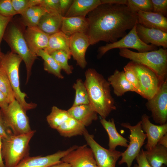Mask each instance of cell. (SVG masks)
I'll use <instances>...</instances> for the list:
<instances>
[{
  "label": "cell",
  "instance_id": "1",
  "mask_svg": "<svg viewBox=\"0 0 167 167\" xmlns=\"http://www.w3.org/2000/svg\"><path fill=\"white\" fill-rule=\"evenodd\" d=\"M87 15V34L92 45L100 41H117L137 23L136 13L125 5L101 4Z\"/></svg>",
  "mask_w": 167,
  "mask_h": 167
},
{
  "label": "cell",
  "instance_id": "2",
  "mask_svg": "<svg viewBox=\"0 0 167 167\" xmlns=\"http://www.w3.org/2000/svg\"><path fill=\"white\" fill-rule=\"evenodd\" d=\"M84 82L89 100V104L102 118H105L116 109L110 93V85L101 74L93 68L85 72Z\"/></svg>",
  "mask_w": 167,
  "mask_h": 167
},
{
  "label": "cell",
  "instance_id": "3",
  "mask_svg": "<svg viewBox=\"0 0 167 167\" xmlns=\"http://www.w3.org/2000/svg\"><path fill=\"white\" fill-rule=\"evenodd\" d=\"M36 131L2 138V155L5 167H15L29 156V142Z\"/></svg>",
  "mask_w": 167,
  "mask_h": 167
},
{
  "label": "cell",
  "instance_id": "4",
  "mask_svg": "<svg viewBox=\"0 0 167 167\" xmlns=\"http://www.w3.org/2000/svg\"><path fill=\"white\" fill-rule=\"evenodd\" d=\"M119 55L143 65L154 72L162 81L167 79V49H158L143 52L133 51L129 49H119Z\"/></svg>",
  "mask_w": 167,
  "mask_h": 167
},
{
  "label": "cell",
  "instance_id": "5",
  "mask_svg": "<svg viewBox=\"0 0 167 167\" xmlns=\"http://www.w3.org/2000/svg\"><path fill=\"white\" fill-rule=\"evenodd\" d=\"M3 39L11 48V51L19 56L24 61L26 70L27 83L31 75L32 66L37 58L36 54L30 50L24 33L15 24L8 25Z\"/></svg>",
  "mask_w": 167,
  "mask_h": 167
},
{
  "label": "cell",
  "instance_id": "6",
  "mask_svg": "<svg viewBox=\"0 0 167 167\" xmlns=\"http://www.w3.org/2000/svg\"><path fill=\"white\" fill-rule=\"evenodd\" d=\"M22 61L18 55L11 51L8 52L4 54L0 67L3 69L9 79L15 94V100L26 111L35 108L37 105L32 102H27L25 100L26 94L20 89L19 71Z\"/></svg>",
  "mask_w": 167,
  "mask_h": 167
},
{
  "label": "cell",
  "instance_id": "7",
  "mask_svg": "<svg viewBox=\"0 0 167 167\" xmlns=\"http://www.w3.org/2000/svg\"><path fill=\"white\" fill-rule=\"evenodd\" d=\"M121 125L129 130L130 141L127 148L122 152V158L118 164L121 165L126 163L127 167H131L133 161L140 152L144 143L146 135L142 129L141 121L134 126L131 125L128 122L122 123Z\"/></svg>",
  "mask_w": 167,
  "mask_h": 167
},
{
  "label": "cell",
  "instance_id": "8",
  "mask_svg": "<svg viewBox=\"0 0 167 167\" xmlns=\"http://www.w3.org/2000/svg\"><path fill=\"white\" fill-rule=\"evenodd\" d=\"M2 111L7 124L13 134H21L32 130L26 111L16 100L9 104L6 110Z\"/></svg>",
  "mask_w": 167,
  "mask_h": 167
},
{
  "label": "cell",
  "instance_id": "9",
  "mask_svg": "<svg viewBox=\"0 0 167 167\" xmlns=\"http://www.w3.org/2000/svg\"><path fill=\"white\" fill-rule=\"evenodd\" d=\"M136 24L128 33L120 40L100 47L98 49V56L101 57L109 50L117 48L132 49L136 50L138 52L157 50V46L151 44H146L140 39L136 31Z\"/></svg>",
  "mask_w": 167,
  "mask_h": 167
},
{
  "label": "cell",
  "instance_id": "10",
  "mask_svg": "<svg viewBox=\"0 0 167 167\" xmlns=\"http://www.w3.org/2000/svg\"><path fill=\"white\" fill-rule=\"evenodd\" d=\"M130 63L138 76L140 85L141 96L148 100L151 99L157 92L163 81L147 67L132 61Z\"/></svg>",
  "mask_w": 167,
  "mask_h": 167
},
{
  "label": "cell",
  "instance_id": "11",
  "mask_svg": "<svg viewBox=\"0 0 167 167\" xmlns=\"http://www.w3.org/2000/svg\"><path fill=\"white\" fill-rule=\"evenodd\" d=\"M83 135L93 152L97 167H115L122 152L102 147L95 140L93 135L89 133L86 129Z\"/></svg>",
  "mask_w": 167,
  "mask_h": 167
},
{
  "label": "cell",
  "instance_id": "12",
  "mask_svg": "<svg viewBox=\"0 0 167 167\" xmlns=\"http://www.w3.org/2000/svg\"><path fill=\"white\" fill-rule=\"evenodd\" d=\"M153 120L162 125L167 121V79L161 84L155 94L146 103Z\"/></svg>",
  "mask_w": 167,
  "mask_h": 167
},
{
  "label": "cell",
  "instance_id": "13",
  "mask_svg": "<svg viewBox=\"0 0 167 167\" xmlns=\"http://www.w3.org/2000/svg\"><path fill=\"white\" fill-rule=\"evenodd\" d=\"M61 160L69 164L71 167H97L91 149L86 144L78 146Z\"/></svg>",
  "mask_w": 167,
  "mask_h": 167
},
{
  "label": "cell",
  "instance_id": "14",
  "mask_svg": "<svg viewBox=\"0 0 167 167\" xmlns=\"http://www.w3.org/2000/svg\"><path fill=\"white\" fill-rule=\"evenodd\" d=\"M73 146L66 150L57 152L45 156H29L24 158L15 167H49L61 161V159L71 151L78 147Z\"/></svg>",
  "mask_w": 167,
  "mask_h": 167
},
{
  "label": "cell",
  "instance_id": "15",
  "mask_svg": "<svg viewBox=\"0 0 167 167\" xmlns=\"http://www.w3.org/2000/svg\"><path fill=\"white\" fill-rule=\"evenodd\" d=\"M90 45L87 35L84 33H76L70 37L69 48L73 59L77 65L82 69L87 64L85 58L87 50Z\"/></svg>",
  "mask_w": 167,
  "mask_h": 167
},
{
  "label": "cell",
  "instance_id": "16",
  "mask_svg": "<svg viewBox=\"0 0 167 167\" xmlns=\"http://www.w3.org/2000/svg\"><path fill=\"white\" fill-rule=\"evenodd\" d=\"M141 121L142 129L146 133L147 138L145 148L147 150H149L157 144L162 136L167 134V123L154 124L151 122L149 116L145 114L142 116Z\"/></svg>",
  "mask_w": 167,
  "mask_h": 167
},
{
  "label": "cell",
  "instance_id": "17",
  "mask_svg": "<svg viewBox=\"0 0 167 167\" xmlns=\"http://www.w3.org/2000/svg\"><path fill=\"white\" fill-rule=\"evenodd\" d=\"M137 34L141 41L144 43L156 46L167 48V32L161 30L145 27L137 23L136 25Z\"/></svg>",
  "mask_w": 167,
  "mask_h": 167
},
{
  "label": "cell",
  "instance_id": "18",
  "mask_svg": "<svg viewBox=\"0 0 167 167\" xmlns=\"http://www.w3.org/2000/svg\"><path fill=\"white\" fill-rule=\"evenodd\" d=\"M24 34L28 46L32 53L36 54L39 50L47 47L49 36L38 26L27 27Z\"/></svg>",
  "mask_w": 167,
  "mask_h": 167
},
{
  "label": "cell",
  "instance_id": "19",
  "mask_svg": "<svg viewBox=\"0 0 167 167\" xmlns=\"http://www.w3.org/2000/svg\"><path fill=\"white\" fill-rule=\"evenodd\" d=\"M136 14L138 23L146 28L167 32V19L166 17L152 11H140Z\"/></svg>",
  "mask_w": 167,
  "mask_h": 167
},
{
  "label": "cell",
  "instance_id": "20",
  "mask_svg": "<svg viewBox=\"0 0 167 167\" xmlns=\"http://www.w3.org/2000/svg\"><path fill=\"white\" fill-rule=\"evenodd\" d=\"M88 28V21L86 17H63L60 31L70 37L76 33L87 34Z\"/></svg>",
  "mask_w": 167,
  "mask_h": 167
},
{
  "label": "cell",
  "instance_id": "21",
  "mask_svg": "<svg viewBox=\"0 0 167 167\" xmlns=\"http://www.w3.org/2000/svg\"><path fill=\"white\" fill-rule=\"evenodd\" d=\"M70 116L85 127L97 119V113L89 104L72 106L67 110Z\"/></svg>",
  "mask_w": 167,
  "mask_h": 167
},
{
  "label": "cell",
  "instance_id": "22",
  "mask_svg": "<svg viewBox=\"0 0 167 167\" xmlns=\"http://www.w3.org/2000/svg\"><path fill=\"white\" fill-rule=\"evenodd\" d=\"M100 122L108 135L109 149L115 150L116 147L119 146L127 147L128 141L118 132L113 118L108 121L105 118H101Z\"/></svg>",
  "mask_w": 167,
  "mask_h": 167
},
{
  "label": "cell",
  "instance_id": "23",
  "mask_svg": "<svg viewBox=\"0 0 167 167\" xmlns=\"http://www.w3.org/2000/svg\"><path fill=\"white\" fill-rule=\"evenodd\" d=\"M63 16L58 13L45 12L37 26L49 36L60 31Z\"/></svg>",
  "mask_w": 167,
  "mask_h": 167
},
{
  "label": "cell",
  "instance_id": "24",
  "mask_svg": "<svg viewBox=\"0 0 167 167\" xmlns=\"http://www.w3.org/2000/svg\"><path fill=\"white\" fill-rule=\"evenodd\" d=\"M108 81L113 87L114 93L118 96H122L128 91L138 93L137 90L126 79L123 71L116 70L108 77Z\"/></svg>",
  "mask_w": 167,
  "mask_h": 167
},
{
  "label": "cell",
  "instance_id": "25",
  "mask_svg": "<svg viewBox=\"0 0 167 167\" xmlns=\"http://www.w3.org/2000/svg\"><path fill=\"white\" fill-rule=\"evenodd\" d=\"M101 4V0H74L66 17H86L88 14Z\"/></svg>",
  "mask_w": 167,
  "mask_h": 167
},
{
  "label": "cell",
  "instance_id": "26",
  "mask_svg": "<svg viewBox=\"0 0 167 167\" xmlns=\"http://www.w3.org/2000/svg\"><path fill=\"white\" fill-rule=\"evenodd\" d=\"M69 41L70 36L60 31L49 36L48 46L44 50L49 54L55 51L61 50L71 55Z\"/></svg>",
  "mask_w": 167,
  "mask_h": 167
},
{
  "label": "cell",
  "instance_id": "27",
  "mask_svg": "<svg viewBox=\"0 0 167 167\" xmlns=\"http://www.w3.org/2000/svg\"><path fill=\"white\" fill-rule=\"evenodd\" d=\"M144 152L146 160L151 167L167 165V148L157 144L150 150Z\"/></svg>",
  "mask_w": 167,
  "mask_h": 167
},
{
  "label": "cell",
  "instance_id": "28",
  "mask_svg": "<svg viewBox=\"0 0 167 167\" xmlns=\"http://www.w3.org/2000/svg\"><path fill=\"white\" fill-rule=\"evenodd\" d=\"M85 129L84 126L71 116L56 130L61 136L71 137L83 135Z\"/></svg>",
  "mask_w": 167,
  "mask_h": 167
},
{
  "label": "cell",
  "instance_id": "29",
  "mask_svg": "<svg viewBox=\"0 0 167 167\" xmlns=\"http://www.w3.org/2000/svg\"><path fill=\"white\" fill-rule=\"evenodd\" d=\"M44 61V69L49 73L59 78L62 79L64 77L61 73V69L54 58L43 49L39 50L36 54Z\"/></svg>",
  "mask_w": 167,
  "mask_h": 167
},
{
  "label": "cell",
  "instance_id": "30",
  "mask_svg": "<svg viewBox=\"0 0 167 167\" xmlns=\"http://www.w3.org/2000/svg\"><path fill=\"white\" fill-rule=\"evenodd\" d=\"M71 117L67 110L60 109L54 106L51 112L46 117L49 126L56 130L64 121Z\"/></svg>",
  "mask_w": 167,
  "mask_h": 167
},
{
  "label": "cell",
  "instance_id": "31",
  "mask_svg": "<svg viewBox=\"0 0 167 167\" xmlns=\"http://www.w3.org/2000/svg\"><path fill=\"white\" fill-rule=\"evenodd\" d=\"M75 91V96L72 106L89 104L88 91L84 84L80 79H78L73 86Z\"/></svg>",
  "mask_w": 167,
  "mask_h": 167
},
{
  "label": "cell",
  "instance_id": "32",
  "mask_svg": "<svg viewBox=\"0 0 167 167\" xmlns=\"http://www.w3.org/2000/svg\"><path fill=\"white\" fill-rule=\"evenodd\" d=\"M0 90L5 96L9 104L15 100L10 81L3 69L0 67Z\"/></svg>",
  "mask_w": 167,
  "mask_h": 167
},
{
  "label": "cell",
  "instance_id": "33",
  "mask_svg": "<svg viewBox=\"0 0 167 167\" xmlns=\"http://www.w3.org/2000/svg\"><path fill=\"white\" fill-rule=\"evenodd\" d=\"M50 54L55 60L62 70L68 75L72 73L73 67L68 63V60L71 56V54L65 51L59 50L54 52Z\"/></svg>",
  "mask_w": 167,
  "mask_h": 167
},
{
  "label": "cell",
  "instance_id": "34",
  "mask_svg": "<svg viewBox=\"0 0 167 167\" xmlns=\"http://www.w3.org/2000/svg\"><path fill=\"white\" fill-rule=\"evenodd\" d=\"M133 12L152 11L151 0H127L126 5Z\"/></svg>",
  "mask_w": 167,
  "mask_h": 167
},
{
  "label": "cell",
  "instance_id": "35",
  "mask_svg": "<svg viewBox=\"0 0 167 167\" xmlns=\"http://www.w3.org/2000/svg\"><path fill=\"white\" fill-rule=\"evenodd\" d=\"M123 70L126 79L137 90L138 94L141 96L140 85L139 79L136 71L130 62L124 67Z\"/></svg>",
  "mask_w": 167,
  "mask_h": 167
},
{
  "label": "cell",
  "instance_id": "36",
  "mask_svg": "<svg viewBox=\"0 0 167 167\" xmlns=\"http://www.w3.org/2000/svg\"><path fill=\"white\" fill-rule=\"evenodd\" d=\"M16 14L11 0H0V15L6 17H13Z\"/></svg>",
  "mask_w": 167,
  "mask_h": 167
},
{
  "label": "cell",
  "instance_id": "37",
  "mask_svg": "<svg viewBox=\"0 0 167 167\" xmlns=\"http://www.w3.org/2000/svg\"><path fill=\"white\" fill-rule=\"evenodd\" d=\"M40 6L43 7L47 12L61 14L59 0H43Z\"/></svg>",
  "mask_w": 167,
  "mask_h": 167
},
{
  "label": "cell",
  "instance_id": "38",
  "mask_svg": "<svg viewBox=\"0 0 167 167\" xmlns=\"http://www.w3.org/2000/svg\"><path fill=\"white\" fill-rule=\"evenodd\" d=\"M13 8L17 14L21 15L26 9L32 6L31 0H11Z\"/></svg>",
  "mask_w": 167,
  "mask_h": 167
},
{
  "label": "cell",
  "instance_id": "39",
  "mask_svg": "<svg viewBox=\"0 0 167 167\" xmlns=\"http://www.w3.org/2000/svg\"><path fill=\"white\" fill-rule=\"evenodd\" d=\"M152 12L161 14L164 16L167 14V0H151Z\"/></svg>",
  "mask_w": 167,
  "mask_h": 167
},
{
  "label": "cell",
  "instance_id": "40",
  "mask_svg": "<svg viewBox=\"0 0 167 167\" xmlns=\"http://www.w3.org/2000/svg\"><path fill=\"white\" fill-rule=\"evenodd\" d=\"M13 133L7 125L3 113L0 109V135L3 138H7Z\"/></svg>",
  "mask_w": 167,
  "mask_h": 167
},
{
  "label": "cell",
  "instance_id": "41",
  "mask_svg": "<svg viewBox=\"0 0 167 167\" xmlns=\"http://www.w3.org/2000/svg\"><path fill=\"white\" fill-rule=\"evenodd\" d=\"M42 9L40 6H32L27 8L21 15L23 23L28 20Z\"/></svg>",
  "mask_w": 167,
  "mask_h": 167
},
{
  "label": "cell",
  "instance_id": "42",
  "mask_svg": "<svg viewBox=\"0 0 167 167\" xmlns=\"http://www.w3.org/2000/svg\"><path fill=\"white\" fill-rule=\"evenodd\" d=\"M45 12V11L43 8L41 11L35 15L27 21L23 22L24 24L27 27L37 26L41 17Z\"/></svg>",
  "mask_w": 167,
  "mask_h": 167
},
{
  "label": "cell",
  "instance_id": "43",
  "mask_svg": "<svg viewBox=\"0 0 167 167\" xmlns=\"http://www.w3.org/2000/svg\"><path fill=\"white\" fill-rule=\"evenodd\" d=\"M12 18L0 15V45L6 29Z\"/></svg>",
  "mask_w": 167,
  "mask_h": 167
},
{
  "label": "cell",
  "instance_id": "44",
  "mask_svg": "<svg viewBox=\"0 0 167 167\" xmlns=\"http://www.w3.org/2000/svg\"><path fill=\"white\" fill-rule=\"evenodd\" d=\"M59 0L60 13L63 17H64L71 6L73 0Z\"/></svg>",
  "mask_w": 167,
  "mask_h": 167
},
{
  "label": "cell",
  "instance_id": "45",
  "mask_svg": "<svg viewBox=\"0 0 167 167\" xmlns=\"http://www.w3.org/2000/svg\"><path fill=\"white\" fill-rule=\"evenodd\" d=\"M138 167H151L148 162L143 149L135 158Z\"/></svg>",
  "mask_w": 167,
  "mask_h": 167
},
{
  "label": "cell",
  "instance_id": "46",
  "mask_svg": "<svg viewBox=\"0 0 167 167\" xmlns=\"http://www.w3.org/2000/svg\"><path fill=\"white\" fill-rule=\"evenodd\" d=\"M9 104L4 94L0 90V108L2 111L6 110Z\"/></svg>",
  "mask_w": 167,
  "mask_h": 167
},
{
  "label": "cell",
  "instance_id": "47",
  "mask_svg": "<svg viewBox=\"0 0 167 167\" xmlns=\"http://www.w3.org/2000/svg\"><path fill=\"white\" fill-rule=\"evenodd\" d=\"M101 4H109L126 5L127 0H101Z\"/></svg>",
  "mask_w": 167,
  "mask_h": 167
},
{
  "label": "cell",
  "instance_id": "48",
  "mask_svg": "<svg viewBox=\"0 0 167 167\" xmlns=\"http://www.w3.org/2000/svg\"><path fill=\"white\" fill-rule=\"evenodd\" d=\"M157 144L167 148V134L163 135L160 139Z\"/></svg>",
  "mask_w": 167,
  "mask_h": 167
},
{
  "label": "cell",
  "instance_id": "49",
  "mask_svg": "<svg viewBox=\"0 0 167 167\" xmlns=\"http://www.w3.org/2000/svg\"><path fill=\"white\" fill-rule=\"evenodd\" d=\"M49 167H71L69 163L61 161L57 164H54Z\"/></svg>",
  "mask_w": 167,
  "mask_h": 167
},
{
  "label": "cell",
  "instance_id": "50",
  "mask_svg": "<svg viewBox=\"0 0 167 167\" xmlns=\"http://www.w3.org/2000/svg\"><path fill=\"white\" fill-rule=\"evenodd\" d=\"M3 137L0 135V167H5L4 161L2 158V139Z\"/></svg>",
  "mask_w": 167,
  "mask_h": 167
},
{
  "label": "cell",
  "instance_id": "51",
  "mask_svg": "<svg viewBox=\"0 0 167 167\" xmlns=\"http://www.w3.org/2000/svg\"><path fill=\"white\" fill-rule=\"evenodd\" d=\"M4 54L1 51L0 49V66L1 61L4 56Z\"/></svg>",
  "mask_w": 167,
  "mask_h": 167
},
{
  "label": "cell",
  "instance_id": "52",
  "mask_svg": "<svg viewBox=\"0 0 167 167\" xmlns=\"http://www.w3.org/2000/svg\"><path fill=\"white\" fill-rule=\"evenodd\" d=\"M133 167H138L137 164H135Z\"/></svg>",
  "mask_w": 167,
  "mask_h": 167
},
{
  "label": "cell",
  "instance_id": "53",
  "mask_svg": "<svg viewBox=\"0 0 167 167\" xmlns=\"http://www.w3.org/2000/svg\"><path fill=\"white\" fill-rule=\"evenodd\" d=\"M166 166L164 165H162L161 167H166Z\"/></svg>",
  "mask_w": 167,
  "mask_h": 167
}]
</instances>
